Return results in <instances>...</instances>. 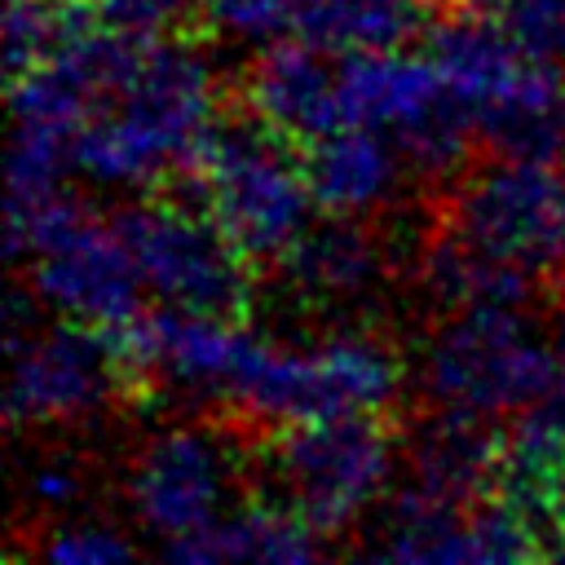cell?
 <instances>
[{
    "label": "cell",
    "instance_id": "cb8c5ba5",
    "mask_svg": "<svg viewBox=\"0 0 565 565\" xmlns=\"http://www.w3.org/2000/svg\"><path fill=\"white\" fill-rule=\"evenodd\" d=\"M35 552L53 565H119L137 556L132 539H124L115 525L102 521H66L49 539H40Z\"/></svg>",
    "mask_w": 565,
    "mask_h": 565
},
{
    "label": "cell",
    "instance_id": "8992f818",
    "mask_svg": "<svg viewBox=\"0 0 565 565\" xmlns=\"http://www.w3.org/2000/svg\"><path fill=\"white\" fill-rule=\"evenodd\" d=\"M340 110H344V124L393 132L402 159L428 181H446L463 172L472 154L477 124L441 84L428 53L424 57L402 49L344 53Z\"/></svg>",
    "mask_w": 565,
    "mask_h": 565
},
{
    "label": "cell",
    "instance_id": "f546056e",
    "mask_svg": "<svg viewBox=\"0 0 565 565\" xmlns=\"http://www.w3.org/2000/svg\"><path fill=\"white\" fill-rule=\"evenodd\" d=\"M450 4H459V9H486V4H490V9H494L499 0H450Z\"/></svg>",
    "mask_w": 565,
    "mask_h": 565
},
{
    "label": "cell",
    "instance_id": "5bb4252c",
    "mask_svg": "<svg viewBox=\"0 0 565 565\" xmlns=\"http://www.w3.org/2000/svg\"><path fill=\"white\" fill-rule=\"evenodd\" d=\"M490 494L547 534V521L565 494V371H556V380L525 411H516Z\"/></svg>",
    "mask_w": 565,
    "mask_h": 565
},
{
    "label": "cell",
    "instance_id": "6da1fadb",
    "mask_svg": "<svg viewBox=\"0 0 565 565\" xmlns=\"http://www.w3.org/2000/svg\"><path fill=\"white\" fill-rule=\"evenodd\" d=\"M216 124V71L181 40H146L128 79L79 124L71 163L106 190H141L190 168Z\"/></svg>",
    "mask_w": 565,
    "mask_h": 565
},
{
    "label": "cell",
    "instance_id": "4fadbf2b",
    "mask_svg": "<svg viewBox=\"0 0 565 565\" xmlns=\"http://www.w3.org/2000/svg\"><path fill=\"white\" fill-rule=\"evenodd\" d=\"M499 455H503V437L494 433L490 415L437 406V402L411 428L402 450L406 481L459 508H472L481 494L490 499L499 477Z\"/></svg>",
    "mask_w": 565,
    "mask_h": 565
},
{
    "label": "cell",
    "instance_id": "83f0119b",
    "mask_svg": "<svg viewBox=\"0 0 565 565\" xmlns=\"http://www.w3.org/2000/svg\"><path fill=\"white\" fill-rule=\"evenodd\" d=\"M552 340H556V349H561V358H565V300H561V309H556V322H552Z\"/></svg>",
    "mask_w": 565,
    "mask_h": 565
},
{
    "label": "cell",
    "instance_id": "4dcf8cb0",
    "mask_svg": "<svg viewBox=\"0 0 565 565\" xmlns=\"http://www.w3.org/2000/svg\"><path fill=\"white\" fill-rule=\"evenodd\" d=\"M561 243H565V199H561Z\"/></svg>",
    "mask_w": 565,
    "mask_h": 565
},
{
    "label": "cell",
    "instance_id": "ffe728a7",
    "mask_svg": "<svg viewBox=\"0 0 565 565\" xmlns=\"http://www.w3.org/2000/svg\"><path fill=\"white\" fill-rule=\"evenodd\" d=\"M291 31L322 53L397 49L419 26V0H287Z\"/></svg>",
    "mask_w": 565,
    "mask_h": 565
},
{
    "label": "cell",
    "instance_id": "d4e9b609",
    "mask_svg": "<svg viewBox=\"0 0 565 565\" xmlns=\"http://www.w3.org/2000/svg\"><path fill=\"white\" fill-rule=\"evenodd\" d=\"M97 13L115 31L154 40V35H172L194 13V0H97Z\"/></svg>",
    "mask_w": 565,
    "mask_h": 565
},
{
    "label": "cell",
    "instance_id": "7a4b0ae2",
    "mask_svg": "<svg viewBox=\"0 0 565 565\" xmlns=\"http://www.w3.org/2000/svg\"><path fill=\"white\" fill-rule=\"evenodd\" d=\"M296 150V141L247 115L212 124L190 159L199 203L247 260H282L309 230L318 203L305 177V154Z\"/></svg>",
    "mask_w": 565,
    "mask_h": 565
},
{
    "label": "cell",
    "instance_id": "ba28073f",
    "mask_svg": "<svg viewBox=\"0 0 565 565\" xmlns=\"http://www.w3.org/2000/svg\"><path fill=\"white\" fill-rule=\"evenodd\" d=\"M4 344H9L4 419L13 428L93 419L97 411L110 406L119 388H128L110 331L66 318L53 327L31 322Z\"/></svg>",
    "mask_w": 565,
    "mask_h": 565
},
{
    "label": "cell",
    "instance_id": "ac0fdd59",
    "mask_svg": "<svg viewBox=\"0 0 565 565\" xmlns=\"http://www.w3.org/2000/svg\"><path fill=\"white\" fill-rule=\"evenodd\" d=\"M415 274H419L424 296L446 313L477 309V305H525L530 291H534V274L530 269L472 247L450 225H441L419 247Z\"/></svg>",
    "mask_w": 565,
    "mask_h": 565
},
{
    "label": "cell",
    "instance_id": "d6986e66",
    "mask_svg": "<svg viewBox=\"0 0 565 565\" xmlns=\"http://www.w3.org/2000/svg\"><path fill=\"white\" fill-rule=\"evenodd\" d=\"M366 552L406 565H468V508L402 481L380 508Z\"/></svg>",
    "mask_w": 565,
    "mask_h": 565
},
{
    "label": "cell",
    "instance_id": "4316f807",
    "mask_svg": "<svg viewBox=\"0 0 565 565\" xmlns=\"http://www.w3.org/2000/svg\"><path fill=\"white\" fill-rule=\"evenodd\" d=\"M547 547H552V556H565V494H561V503L547 521Z\"/></svg>",
    "mask_w": 565,
    "mask_h": 565
},
{
    "label": "cell",
    "instance_id": "9c48e42d",
    "mask_svg": "<svg viewBox=\"0 0 565 565\" xmlns=\"http://www.w3.org/2000/svg\"><path fill=\"white\" fill-rule=\"evenodd\" d=\"M561 199L565 177H556L547 159L494 154V163H481L468 177L459 172L446 225L472 247L539 274L565 260Z\"/></svg>",
    "mask_w": 565,
    "mask_h": 565
},
{
    "label": "cell",
    "instance_id": "30bf717a",
    "mask_svg": "<svg viewBox=\"0 0 565 565\" xmlns=\"http://www.w3.org/2000/svg\"><path fill=\"white\" fill-rule=\"evenodd\" d=\"M234 477L238 450L221 433L172 424L137 450L128 468V508L146 534L172 543L230 512Z\"/></svg>",
    "mask_w": 565,
    "mask_h": 565
},
{
    "label": "cell",
    "instance_id": "277c9868",
    "mask_svg": "<svg viewBox=\"0 0 565 565\" xmlns=\"http://www.w3.org/2000/svg\"><path fill=\"white\" fill-rule=\"evenodd\" d=\"M402 388V358L388 340L371 331H335L313 344H269L260 340L234 406L265 428L331 419L358 411H384Z\"/></svg>",
    "mask_w": 565,
    "mask_h": 565
},
{
    "label": "cell",
    "instance_id": "603a6c76",
    "mask_svg": "<svg viewBox=\"0 0 565 565\" xmlns=\"http://www.w3.org/2000/svg\"><path fill=\"white\" fill-rule=\"evenodd\" d=\"M194 18L212 35L238 44H274V35L291 26L287 0H194Z\"/></svg>",
    "mask_w": 565,
    "mask_h": 565
},
{
    "label": "cell",
    "instance_id": "44dd1931",
    "mask_svg": "<svg viewBox=\"0 0 565 565\" xmlns=\"http://www.w3.org/2000/svg\"><path fill=\"white\" fill-rule=\"evenodd\" d=\"M102 26L97 0H9L4 13V62L9 75L62 53L79 35Z\"/></svg>",
    "mask_w": 565,
    "mask_h": 565
},
{
    "label": "cell",
    "instance_id": "7c38bea8",
    "mask_svg": "<svg viewBox=\"0 0 565 565\" xmlns=\"http://www.w3.org/2000/svg\"><path fill=\"white\" fill-rule=\"evenodd\" d=\"M247 115L296 141L300 150L344 124L340 110V71L322 62V49L309 40H274L247 66L243 79Z\"/></svg>",
    "mask_w": 565,
    "mask_h": 565
},
{
    "label": "cell",
    "instance_id": "2e32d148",
    "mask_svg": "<svg viewBox=\"0 0 565 565\" xmlns=\"http://www.w3.org/2000/svg\"><path fill=\"white\" fill-rule=\"evenodd\" d=\"M291 291H300L313 305H358L366 300L384 269V243L362 225V216H331L309 225L291 252L278 260Z\"/></svg>",
    "mask_w": 565,
    "mask_h": 565
},
{
    "label": "cell",
    "instance_id": "f1b7e54d",
    "mask_svg": "<svg viewBox=\"0 0 565 565\" xmlns=\"http://www.w3.org/2000/svg\"><path fill=\"white\" fill-rule=\"evenodd\" d=\"M556 132H561V150H565V93L556 102Z\"/></svg>",
    "mask_w": 565,
    "mask_h": 565
},
{
    "label": "cell",
    "instance_id": "52a82bcc",
    "mask_svg": "<svg viewBox=\"0 0 565 565\" xmlns=\"http://www.w3.org/2000/svg\"><path fill=\"white\" fill-rule=\"evenodd\" d=\"M119 238L128 243L137 274L150 296L177 309L238 318L252 300V274L238 243L203 212L159 199L132 203L115 216Z\"/></svg>",
    "mask_w": 565,
    "mask_h": 565
},
{
    "label": "cell",
    "instance_id": "8fae6325",
    "mask_svg": "<svg viewBox=\"0 0 565 565\" xmlns=\"http://www.w3.org/2000/svg\"><path fill=\"white\" fill-rule=\"evenodd\" d=\"M31 300L53 309L57 318L119 331L141 313V274L115 225L79 216L71 230L49 238L26 256Z\"/></svg>",
    "mask_w": 565,
    "mask_h": 565
},
{
    "label": "cell",
    "instance_id": "9a60e30c",
    "mask_svg": "<svg viewBox=\"0 0 565 565\" xmlns=\"http://www.w3.org/2000/svg\"><path fill=\"white\" fill-rule=\"evenodd\" d=\"M300 154L313 203L331 216H371L375 207H384L397 194L406 163L397 141L366 124H340Z\"/></svg>",
    "mask_w": 565,
    "mask_h": 565
},
{
    "label": "cell",
    "instance_id": "e0dca14e",
    "mask_svg": "<svg viewBox=\"0 0 565 565\" xmlns=\"http://www.w3.org/2000/svg\"><path fill=\"white\" fill-rule=\"evenodd\" d=\"M322 552V534L282 508L278 499H260L247 508H234L216 516L212 525L163 543V556L177 565H216V561H274V565H296L313 561Z\"/></svg>",
    "mask_w": 565,
    "mask_h": 565
},
{
    "label": "cell",
    "instance_id": "484cf974",
    "mask_svg": "<svg viewBox=\"0 0 565 565\" xmlns=\"http://www.w3.org/2000/svg\"><path fill=\"white\" fill-rule=\"evenodd\" d=\"M79 494H84V472L71 455H44L40 463H31L22 481V499L35 512H66L79 503Z\"/></svg>",
    "mask_w": 565,
    "mask_h": 565
},
{
    "label": "cell",
    "instance_id": "3957f363",
    "mask_svg": "<svg viewBox=\"0 0 565 565\" xmlns=\"http://www.w3.org/2000/svg\"><path fill=\"white\" fill-rule=\"evenodd\" d=\"M397 441L375 411L282 424L260 446L265 486L318 534H344L388 490Z\"/></svg>",
    "mask_w": 565,
    "mask_h": 565
},
{
    "label": "cell",
    "instance_id": "5b68a950",
    "mask_svg": "<svg viewBox=\"0 0 565 565\" xmlns=\"http://www.w3.org/2000/svg\"><path fill=\"white\" fill-rule=\"evenodd\" d=\"M556 340L521 305H477L450 313L424 344V393L437 406L477 415L525 411L556 380Z\"/></svg>",
    "mask_w": 565,
    "mask_h": 565
},
{
    "label": "cell",
    "instance_id": "7402d4cb",
    "mask_svg": "<svg viewBox=\"0 0 565 565\" xmlns=\"http://www.w3.org/2000/svg\"><path fill=\"white\" fill-rule=\"evenodd\" d=\"M494 22L530 62L565 71V0H499Z\"/></svg>",
    "mask_w": 565,
    "mask_h": 565
}]
</instances>
